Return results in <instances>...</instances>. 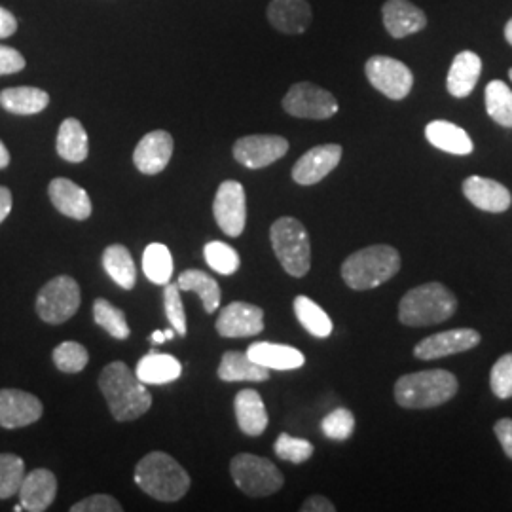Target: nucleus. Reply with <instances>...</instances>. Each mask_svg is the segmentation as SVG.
Returning a JSON list of instances; mask_svg holds the SVG:
<instances>
[{"label":"nucleus","instance_id":"obj_1","mask_svg":"<svg viewBox=\"0 0 512 512\" xmlns=\"http://www.w3.org/2000/svg\"><path fill=\"white\" fill-rule=\"evenodd\" d=\"M99 389L109 404L110 414L116 421H133L147 414L152 406V395L137 374L122 361H114L103 368L99 376Z\"/></svg>","mask_w":512,"mask_h":512},{"label":"nucleus","instance_id":"obj_2","mask_svg":"<svg viewBox=\"0 0 512 512\" xmlns=\"http://www.w3.org/2000/svg\"><path fill=\"white\" fill-rule=\"evenodd\" d=\"M401 255L391 245H370L348 256L342 277L353 291H370L387 283L401 270Z\"/></svg>","mask_w":512,"mask_h":512},{"label":"nucleus","instance_id":"obj_3","mask_svg":"<svg viewBox=\"0 0 512 512\" xmlns=\"http://www.w3.org/2000/svg\"><path fill=\"white\" fill-rule=\"evenodd\" d=\"M135 482L158 501H179L190 490V475L177 459L164 452H152L137 463Z\"/></svg>","mask_w":512,"mask_h":512},{"label":"nucleus","instance_id":"obj_4","mask_svg":"<svg viewBox=\"0 0 512 512\" xmlns=\"http://www.w3.org/2000/svg\"><path fill=\"white\" fill-rule=\"evenodd\" d=\"M458 393V378L448 370L406 374L395 384V401L403 408L423 410L448 403Z\"/></svg>","mask_w":512,"mask_h":512},{"label":"nucleus","instance_id":"obj_5","mask_svg":"<svg viewBox=\"0 0 512 512\" xmlns=\"http://www.w3.org/2000/svg\"><path fill=\"white\" fill-rule=\"evenodd\" d=\"M458 308V300L440 283H425L404 294L399 319L406 327H429L444 323Z\"/></svg>","mask_w":512,"mask_h":512},{"label":"nucleus","instance_id":"obj_6","mask_svg":"<svg viewBox=\"0 0 512 512\" xmlns=\"http://www.w3.org/2000/svg\"><path fill=\"white\" fill-rule=\"evenodd\" d=\"M270 239L275 256L293 277H304L310 272L311 245L308 232L300 220L281 217L275 220L270 230Z\"/></svg>","mask_w":512,"mask_h":512},{"label":"nucleus","instance_id":"obj_7","mask_svg":"<svg viewBox=\"0 0 512 512\" xmlns=\"http://www.w3.org/2000/svg\"><path fill=\"white\" fill-rule=\"evenodd\" d=\"M230 473L239 490L249 497H266L281 490L283 475L270 459L255 454H238L230 463Z\"/></svg>","mask_w":512,"mask_h":512},{"label":"nucleus","instance_id":"obj_8","mask_svg":"<svg viewBox=\"0 0 512 512\" xmlns=\"http://www.w3.org/2000/svg\"><path fill=\"white\" fill-rule=\"evenodd\" d=\"M80 302L82 294L78 283L69 275H59L40 289L37 298L38 317L44 323L61 325L78 311Z\"/></svg>","mask_w":512,"mask_h":512},{"label":"nucleus","instance_id":"obj_9","mask_svg":"<svg viewBox=\"0 0 512 512\" xmlns=\"http://www.w3.org/2000/svg\"><path fill=\"white\" fill-rule=\"evenodd\" d=\"M365 73L368 82L378 92L384 93L385 97H389L393 101L404 99L414 86L412 71L404 65L403 61L387 57V55L370 57L366 61Z\"/></svg>","mask_w":512,"mask_h":512},{"label":"nucleus","instance_id":"obj_10","mask_svg":"<svg viewBox=\"0 0 512 512\" xmlns=\"http://www.w3.org/2000/svg\"><path fill=\"white\" fill-rule=\"evenodd\" d=\"M283 109L294 118L329 120L338 112V101L332 93L311 82H298L285 95Z\"/></svg>","mask_w":512,"mask_h":512},{"label":"nucleus","instance_id":"obj_11","mask_svg":"<svg viewBox=\"0 0 512 512\" xmlns=\"http://www.w3.org/2000/svg\"><path fill=\"white\" fill-rule=\"evenodd\" d=\"M213 215L226 236L238 238L243 234L247 222V200L241 183L224 181L220 184L213 202Z\"/></svg>","mask_w":512,"mask_h":512},{"label":"nucleus","instance_id":"obj_12","mask_svg":"<svg viewBox=\"0 0 512 512\" xmlns=\"http://www.w3.org/2000/svg\"><path fill=\"white\" fill-rule=\"evenodd\" d=\"M289 150V141L279 135H247L234 145V158L249 169H262L281 160Z\"/></svg>","mask_w":512,"mask_h":512},{"label":"nucleus","instance_id":"obj_13","mask_svg":"<svg viewBox=\"0 0 512 512\" xmlns=\"http://www.w3.org/2000/svg\"><path fill=\"white\" fill-rule=\"evenodd\" d=\"M264 330V311L247 302H232L220 310L217 332L222 338H247Z\"/></svg>","mask_w":512,"mask_h":512},{"label":"nucleus","instance_id":"obj_14","mask_svg":"<svg viewBox=\"0 0 512 512\" xmlns=\"http://www.w3.org/2000/svg\"><path fill=\"white\" fill-rule=\"evenodd\" d=\"M480 334L473 329L446 330L433 336H427L414 348V355L421 361L442 359L448 355L463 353L480 344Z\"/></svg>","mask_w":512,"mask_h":512},{"label":"nucleus","instance_id":"obj_15","mask_svg":"<svg viewBox=\"0 0 512 512\" xmlns=\"http://www.w3.org/2000/svg\"><path fill=\"white\" fill-rule=\"evenodd\" d=\"M44 406L35 395L19 389H0V427L19 429L40 420Z\"/></svg>","mask_w":512,"mask_h":512},{"label":"nucleus","instance_id":"obj_16","mask_svg":"<svg viewBox=\"0 0 512 512\" xmlns=\"http://www.w3.org/2000/svg\"><path fill=\"white\" fill-rule=\"evenodd\" d=\"M342 147L340 145H321V147L308 150L293 167L294 183L302 186L321 183L330 171L342 160Z\"/></svg>","mask_w":512,"mask_h":512},{"label":"nucleus","instance_id":"obj_17","mask_svg":"<svg viewBox=\"0 0 512 512\" xmlns=\"http://www.w3.org/2000/svg\"><path fill=\"white\" fill-rule=\"evenodd\" d=\"M173 156V137L164 131L156 129L147 133L133 152V164L145 175L162 173Z\"/></svg>","mask_w":512,"mask_h":512},{"label":"nucleus","instance_id":"obj_18","mask_svg":"<svg viewBox=\"0 0 512 512\" xmlns=\"http://www.w3.org/2000/svg\"><path fill=\"white\" fill-rule=\"evenodd\" d=\"M463 194L475 207L488 213H505L512 203L507 186L478 175L463 181Z\"/></svg>","mask_w":512,"mask_h":512},{"label":"nucleus","instance_id":"obj_19","mask_svg":"<svg viewBox=\"0 0 512 512\" xmlns=\"http://www.w3.org/2000/svg\"><path fill=\"white\" fill-rule=\"evenodd\" d=\"M384 25L393 38H406L425 29L427 18L423 10L410 0H387L382 8Z\"/></svg>","mask_w":512,"mask_h":512},{"label":"nucleus","instance_id":"obj_20","mask_svg":"<svg viewBox=\"0 0 512 512\" xmlns=\"http://www.w3.org/2000/svg\"><path fill=\"white\" fill-rule=\"evenodd\" d=\"M48 194L55 209L69 219L86 220L92 215V200L88 192L69 179H54L48 186Z\"/></svg>","mask_w":512,"mask_h":512},{"label":"nucleus","instance_id":"obj_21","mask_svg":"<svg viewBox=\"0 0 512 512\" xmlns=\"http://www.w3.org/2000/svg\"><path fill=\"white\" fill-rule=\"evenodd\" d=\"M18 494L23 511H46L57 495V478L48 469H35L33 473L25 475Z\"/></svg>","mask_w":512,"mask_h":512},{"label":"nucleus","instance_id":"obj_22","mask_svg":"<svg viewBox=\"0 0 512 512\" xmlns=\"http://www.w3.org/2000/svg\"><path fill=\"white\" fill-rule=\"evenodd\" d=\"M268 19L279 33L302 35L311 25V6L308 0H272Z\"/></svg>","mask_w":512,"mask_h":512},{"label":"nucleus","instance_id":"obj_23","mask_svg":"<svg viewBox=\"0 0 512 512\" xmlns=\"http://www.w3.org/2000/svg\"><path fill=\"white\" fill-rule=\"evenodd\" d=\"M480 74H482V59L469 50L459 52L448 71L446 88L458 99L469 97L478 84Z\"/></svg>","mask_w":512,"mask_h":512},{"label":"nucleus","instance_id":"obj_24","mask_svg":"<svg viewBox=\"0 0 512 512\" xmlns=\"http://www.w3.org/2000/svg\"><path fill=\"white\" fill-rule=\"evenodd\" d=\"M247 355L256 365L268 370H296L304 366V353L285 344H270V342H255L247 349Z\"/></svg>","mask_w":512,"mask_h":512},{"label":"nucleus","instance_id":"obj_25","mask_svg":"<svg viewBox=\"0 0 512 512\" xmlns=\"http://www.w3.org/2000/svg\"><path fill=\"white\" fill-rule=\"evenodd\" d=\"M234 410L238 418L239 429L249 435L258 437L268 427V412L260 393L255 389H241L234 401Z\"/></svg>","mask_w":512,"mask_h":512},{"label":"nucleus","instance_id":"obj_26","mask_svg":"<svg viewBox=\"0 0 512 512\" xmlns=\"http://www.w3.org/2000/svg\"><path fill=\"white\" fill-rule=\"evenodd\" d=\"M425 137L433 147L439 148L442 152H448V154L469 156L475 150L469 133L446 120L429 122L425 128Z\"/></svg>","mask_w":512,"mask_h":512},{"label":"nucleus","instance_id":"obj_27","mask_svg":"<svg viewBox=\"0 0 512 512\" xmlns=\"http://www.w3.org/2000/svg\"><path fill=\"white\" fill-rule=\"evenodd\" d=\"M183 372L179 359L167 353L148 351L147 355L137 363L135 374L143 384L164 385L175 382Z\"/></svg>","mask_w":512,"mask_h":512},{"label":"nucleus","instance_id":"obj_28","mask_svg":"<svg viewBox=\"0 0 512 512\" xmlns=\"http://www.w3.org/2000/svg\"><path fill=\"white\" fill-rule=\"evenodd\" d=\"M219 378L222 382H266L270 370L256 365L247 353L228 351L220 361Z\"/></svg>","mask_w":512,"mask_h":512},{"label":"nucleus","instance_id":"obj_29","mask_svg":"<svg viewBox=\"0 0 512 512\" xmlns=\"http://www.w3.org/2000/svg\"><path fill=\"white\" fill-rule=\"evenodd\" d=\"M55 148L57 154L71 164H80L88 158V133L76 118H67L61 122Z\"/></svg>","mask_w":512,"mask_h":512},{"label":"nucleus","instance_id":"obj_30","mask_svg":"<svg viewBox=\"0 0 512 512\" xmlns=\"http://www.w3.org/2000/svg\"><path fill=\"white\" fill-rule=\"evenodd\" d=\"M50 105V95L38 88H6L0 92V107L12 114L31 116L38 114Z\"/></svg>","mask_w":512,"mask_h":512},{"label":"nucleus","instance_id":"obj_31","mask_svg":"<svg viewBox=\"0 0 512 512\" xmlns=\"http://www.w3.org/2000/svg\"><path fill=\"white\" fill-rule=\"evenodd\" d=\"M103 268L110 279L122 287L124 291H131L137 281V270L133 256L124 245H110L103 253Z\"/></svg>","mask_w":512,"mask_h":512},{"label":"nucleus","instance_id":"obj_32","mask_svg":"<svg viewBox=\"0 0 512 512\" xmlns=\"http://www.w3.org/2000/svg\"><path fill=\"white\" fill-rule=\"evenodd\" d=\"M177 285L181 291L198 294L202 298L203 310L207 313H215L219 310L222 293H220L219 283L211 275L205 274L202 270H186L179 275Z\"/></svg>","mask_w":512,"mask_h":512},{"label":"nucleus","instance_id":"obj_33","mask_svg":"<svg viewBox=\"0 0 512 512\" xmlns=\"http://www.w3.org/2000/svg\"><path fill=\"white\" fill-rule=\"evenodd\" d=\"M294 313L300 325L315 338H329L332 334V321L327 311L315 304L308 296L294 298Z\"/></svg>","mask_w":512,"mask_h":512},{"label":"nucleus","instance_id":"obj_34","mask_svg":"<svg viewBox=\"0 0 512 512\" xmlns=\"http://www.w3.org/2000/svg\"><path fill=\"white\" fill-rule=\"evenodd\" d=\"M486 112L503 128H512V90L501 80L486 86Z\"/></svg>","mask_w":512,"mask_h":512},{"label":"nucleus","instance_id":"obj_35","mask_svg":"<svg viewBox=\"0 0 512 512\" xmlns=\"http://www.w3.org/2000/svg\"><path fill=\"white\" fill-rule=\"evenodd\" d=\"M143 272L156 285H167L173 275V256L164 243H150L143 253Z\"/></svg>","mask_w":512,"mask_h":512},{"label":"nucleus","instance_id":"obj_36","mask_svg":"<svg viewBox=\"0 0 512 512\" xmlns=\"http://www.w3.org/2000/svg\"><path fill=\"white\" fill-rule=\"evenodd\" d=\"M93 319L101 329L107 330L116 340H126L131 334L124 311L114 308L105 298H97L93 302Z\"/></svg>","mask_w":512,"mask_h":512},{"label":"nucleus","instance_id":"obj_37","mask_svg":"<svg viewBox=\"0 0 512 512\" xmlns=\"http://www.w3.org/2000/svg\"><path fill=\"white\" fill-rule=\"evenodd\" d=\"M205 260L211 270H215L220 275H234L239 270L238 251L222 241H211L203 249Z\"/></svg>","mask_w":512,"mask_h":512},{"label":"nucleus","instance_id":"obj_38","mask_svg":"<svg viewBox=\"0 0 512 512\" xmlns=\"http://www.w3.org/2000/svg\"><path fill=\"white\" fill-rule=\"evenodd\" d=\"M25 478V463L14 454H0V499L16 495Z\"/></svg>","mask_w":512,"mask_h":512},{"label":"nucleus","instance_id":"obj_39","mask_svg":"<svg viewBox=\"0 0 512 512\" xmlns=\"http://www.w3.org/2000/svg\"><path fill=\"white\" fill-rule=\"evenodd\" d=\"M54 363L61 372L67 374H76L82 372L88 361H90V353L78 342H63L54 349Z\"/></svg>","mask_w":512,"mask_h":512},{"label":"nucleus","instance_id":"obj_40","mask_svg":"<svg viewBox=\"0 0 512 512\" xmlns=\"http://www.w3.org/2000/svg\"><path fill=\"white\" fill-rule=\"evenodd\" d=\"M323 435L330 440H348L355 431V416L348 408H336L321 421Z\"/></svg>","mask_w":512,"mask_h":512},{"label":"nucleus","instance_id":"obj_41","mask_svg":"<svg viewBox=\"0 0 512 512\" xmlns=\"http://www.w3.org/2000/svg\"><path fill=\"white\" fill-rule=\"evenodd\" d=\"M275 456L291 463H304L313 456V444L310 440L296 439L287 433H281L275 440Z\"/></svg>","mask_w":512,"mask_h":512},{"label":"nucleus","instance_id":"obj_42","mask_svg":"<svg viewBox=\"0 0 512 512\" xmlns=\"http://www.w3.org/2000/svg\"><path fill=\"white\" fill-rule=\"evenodd\" d=\"M164 306L167 321L171 329L177 334H186V315H184L183 300H181V289L175 283H167L164 291Z\"/></svg>","mask_w":512,"mask_h":512},{"label":"nucleus","instance_id":"obj_43","mask_svg":"<svg viewBox=\"0 0 512 512\" xmlns=\"http://www.w3.org/2000/svg\"><path fill=\"white\" fill-rule=\"evenodd\" d=\"M490 385L497 399H511L512 397V353L503 355L490 374Z\"/></svg>","mask_w":512,"mask_h":512},{"label":"nucleus","instance_id":"obj_44","mask_svg":"<svg viewBox=\"0 0 512 512\" xmlns=\"http://www.w3.org/2000/svg\"><path fill=\"white\" fill-rule=\"evenodd\" d=\"M122 505L107 494H95L78 501L71 507V512H122Z\"/></svg>","mask_w":512,"mask_h":512},{"label":"nucleus","instance_id":"obj_45","mask_svg":"<svg viewBox=\"0 0 512 512\" xmlns=\"http://www.w3.org/2000/svg\"><path fill=\"white\" fill-rule=\"evenodd\" d=\"M25 65H27V61L23 55L19 54L18 50L0 44V76L21 73L25 69Z\"/></svg>","mask_w":512,"mask_h":512},{"label":"nucleus","instance_id":"obj_46","mask_svg":"<svg viewBox=\"0 0 512 512\" xmlns=\"http://www.w3.org/2000/svg\"><path fill=\"white\" fill-rule=\"evenodd\" d=\"M495 435L501 442L505 454L512 459V420L509 418H503V420L497 421L494 427Z\"/></svg>","mask_w":512,"mask_h":512},{"label":"nucleus","instance_id":"obj_47","mask_svg":"<svg viewBox=\"0 0 512 512\" xmlns=\"http://www.w3.org/2000/svg\"><path fill=\"white\" fill-rule=\"evenodd\" d=\"M336 511V507L330 503L327 497H323V495H311L308 497L306 501H304V505H302V512H334Z\"/></svg>","mask_w":512,"mask_h":512},{"label":"nucleus","instance_id":"obj_48","mask_svg":"<svg viewBox=\"0 0 512 512\" xmlns=\"http://www.w3.org/2000/svg\"><path fill=\"white\" fill-rule=\"evenodd\" d=\"M18 31V19L6 8L0 6V40L10 38Z\"/></svg>","mask_w":512,"mask_h":512},{"label":"nucleus","instance_id":"obj_49","mask_svg":"<svg viewBox=\"0 0 512 512\" xmlns=\"http://www.w3.org/2000/svg\"><path fill=\"white\" fill-rule=\"evenodd\" d=\"M12 211V192L6 186H0V224Z\"/></svg>","mask_w":512,"mask_h":512},{"label":"nucleus","instance_id":"obj_50","mask_svg":"<svg viewBox=\"0 0 512 512\" xmlns=\"http://www.w3.org/2000/svg\"><path fill=\"white\" fill-rule=\"evenodd\" d=\"M8 165H10V152H8L6 145L0 141V169H4Z\"/></svg>","mask_w":512,"mask_h":512},{"label":"nucleus","instance_id":"obj_51","mask_svg":"<svg viewBox=\"0 0 512 512\" xmlns=\"http://www.w3.org/2000/svg\"><path fill=\"white\" fill-rule=\"evenodd\" d=\"M150 338H152V342H154V344H164V342H165L164 330H154V332H152V336H150Z\"/></svg>","mask_w":512,"mask_h":512},{"label":"nucleus","instance_id":"obj_52","mask_svg":"<svg viewBox=\"0 0 512 512\" xmlns=\"http://www.w3.org/2000/svg\"><path fill=\"white\" fill-rule=\"evenodd\" d=\"M505 38H507V42L512 46V18L505 25Z\"/></svg>","mask_w":512,"mask_h":512},{"label":"nucleus","instance_id":"obj_53","mask_svg":"<svg viewBox=\"0 0 512 512\" xmlns=\"http://www.w3.org/2000/svg\"><path fill=\"white\" fill-rule=\"evenodd\" d=\"M164 334H165V340H173V338H175V334H177V332H175V329H167V330H164Z\"/></svg>","mask_w":512,"mask_h":512},{"label":"nucleus","instance_id":"obj_54","mask_svg":"<svg viewBox=\"0 0 512 512\" xmlns=\"http://www.w3.org/2000/svg\"><path fill=\"white\" fill-rule=\"evenodd\" d=\"M14 511H16V512L23 511V505H21V503H19V505H16V507H14Z\"/></svg>","mask_w":512,"mask_h":512},{"label":"nucleus","instance_id":"obj_55","mask_svg":"<svg viewBox=\"0 0 512 512\" xmlns=\"http://www.w3.org/2000/svg\"><path fill=\"white\" fill-rule=\"evenodd\" d=\"M509 76H511V80H512V69H511V71H509Z\"/></svg>","mask_w":512,"mask_h":512}]
</instances>
